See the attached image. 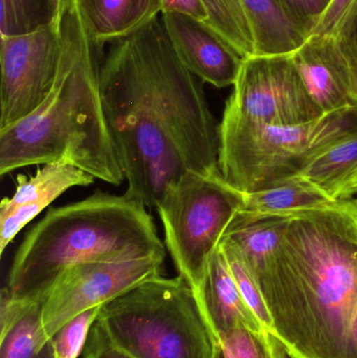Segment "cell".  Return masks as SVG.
Segmentation results:
<instances>
[{
  "label": "cell",
  "mask_w": 357,
  "mask_h": 358,
  "mask_svg": "<svg viewBox=\"0 0 357 358\" xmlns=\"http://www.w3.org/2000/svg\"><path fill=\"white\" fill-rule=\"evenodd\" d=\"M100 85L126 195L156 208L186 172L219 170V125L201 80L182 64L159 19L111 43Z\"/></svg>",
  "instance_id": "1"
},
{
  "label": "cell",
  "mask_w": 357,
  "mask_h": 358,
  "mask_svg": "<svg viewBox=\"0 0 357 358\" xmlns=\"http://www.w3.org/2000/svg\"><path fill=\"white\" fill-rule=\"evenodd\" d=\"M255 275L289 357L357 358L354 199L291 217L277 254Z\"/></svg>",
  "instance_id": "2"
},
{
  "label": "cell",
  "mask_w": 357,
  "mask_h": 358,
  "mask_svg": "<svg viewBox=\"0 0 357 358\" xmlns=\"http://www.w3.org/2000/svg\"><path fill=\"white\" fill-rule=\"evenodd\" d=\"M60 63L45 100L0 131V176L20 168L64 163L119 185L125 179L100 85L101 48L86 29L77 0L58 10Z\"/></svg>",
  "instance_id": "3"
},
{
  "label": "cell",
  "mask_w": 357,
  "mask_h": 358,
  "mask_svg": "<svg viewBox=\"0 0 357 358\" xmlns=\"http://www.w3.org/2000/svg\"><path fill=\"white\" fill-rule=\"evenodd\" d=\"M165 258L166 246L147 206L130 196L96 192L50 208L15 252L3 289L14 300L41 302L69 267L90 261Z\"/></svg>",
  "instance_id": "4"
},
{
  "label": "cell",
  "mask_w": 357,
  "mask_h": 358,
  "mask_svg": "<svg viewBox=\"0 0 357 358\" xmlns=\"http://www.w3.org/2000/svg\"><path fill=\"white\" fill-rule=\"evenodd\" d=\"M96 323L131 358H218L219 341L184 278H153L101 307Z\"/></svg>",
  "instance_id": "5"
},
{
  "label": "cell",
  "mask_w": 357,
  "mask_h": 358,
  "mask_svg": "<svg viewBox=\"0 0 357 358\" xmlns=\"http://www.w3.org/2000/svg\"><path fill=\"white\" fill-rule=\"evenodd\" d=\"M357 131V109L291 126L219 125L218 166L240 192L296 178L316 155Z\"/></svg>",
  "instance_id": "6"
},
{
  "label": "cell",
  "mask_w": 357,
  "mask_h": 358,
  "mask_svg": "<svg viewBox=\"0 0 357 358\" xmlns=\"http://www.w3.org/2000/svg\"><path fill=\"white\" fill-rule=\"evenodd\" d=\"M242 193L222 176L188 171L172 181L156 204L169 252L193 292L203 283L210 259L242 208Z\"/></svg>",
  "instance_id": "7"
},
{
  "label": "cell",
  "mask_w": 357,
  "mask_h": 358,
  "mask_svg": "<svg viewBox=\"0 0 357 358\" xmlns=\"http://www.w3.org/2000/svg\"><path fill=\"white\" fill-rule=\"evenodd\" d=\"M291 54L243 59L221 126H291L323 117Z\"/></svg>",
  "instance_id": "8"
},
{
  "label": "cell",
  "mask_w": 357,
  "mask_h": 358,
  "mask_svg": "<svg viewBox=\"0 0 357 358\" xmlns=\"http://www.w3.org/2000/svg\"><path fill=\"white\" fill-rule=\"evenodd\" d=\"M163 261L159 257H145L90 261L69 267L54 280L40 302L44 336L50 340L80 313L102 307L143 282L161 277Z\"/></svg>",
  "instance_id": "9"
},
{
  "label": "cell",
  "mask_w": 357,
  "mask_h": 358,
  "mask_svg": "<svg viewBox=\"0 0 357 358\" xmlns=\"http://www.w3.org/2000/svg\"><path fill=\"white\" fill-rule=\"evenodd\" d=\"M0 131L12 127L42 104L60 63L58 15L50 24L24 35L1 37Z\"/></svg>",
  "instance_id": "10"
},
{
  "label": "cell",
  "mask_w": 357,
  "mask_h": 358,
  "mask_svg": "<svg viewBox=\"0 0 357 358\" xmlns=\"http://www.w3.org/2000/svg\"><path fill=\"white\" fill-rule=\"evenodd\" d=\"M291 57L324 115L357 109V43L354 34H314Z\"/></svg>",
  "instance_id": "11"
},
{
  "label": "cell",
  "mask_w": 357,
  "mask_h": 358,
  "mask_svg": "<svg viewBox=\"0 0 357 358\" xmlns=\"http://www.w3.org/2000/svg\"><path fill=\"white\" fill-rule=\"evenodd\" d=\"M163 15L170 41L191 73L217 88L234 85L243 59L207 22L186 15Z\"/></svg>",
  "instance_id": "12"
},
{
  "label": "cell",
  "mask_w": 357,
  "mask_h": 358,
  "mask_svg": "<svg viewBox=\"0 0 357 358\" xmlns=\"http://www.w3.org/2000/svg\"><path fill=\"white\" fill-rule=\"evenodd\" d=\"M94 176L73 165L52 163L40 165L34 176L18 174L12 197L0 203V255L25 225L67 189L88 187Z\"/></svg>",
  "instance_id": "13"
},
{
  "label": "cell",
  "mask_w": 357,
  "mask_h": 358,
  "mask_svg": "<svg viewBox=\"0 0 357 358\" xmlns=\"http://www.w3.org/2000/svg\"><path fill=\"white\" fill-rule=\"evenodd\" d=\"M194 294L218 341L238 328L268 331L243 299L221 246L210 259L203 283Z\"/></svg>",
  "instance_id": "14"
},
{
  "label": "cell",
  "mask_w": 357,
  "mask_h": 358,
  "mask_svg": "<svg viewBox=\"0 0 357 358\" xmlns=\"http://www.w3.org/2000/svg\"><path fill=\"white\" fill-rule=\"evenodd\" d=\"M92 41L99 48L136 33L161 13V0H77Z\"/></svg>",
  "instance_id": "15"
},
{
  "label": "cell",
  "mask_w": 357,
  "mask_h": 358,
  "mask_svg": "<svg viewBox=\"0 0 357 358\" xmlns=\"http://www.w3.org/2000/svg\"><path fill=\"white\" fill-rule=\"evenodd\" d=\"M0 358H56L41 329V303L0 298Z\"/></svg>",
  "instance_id": "16"
},
{
  "label": "cell",
  "mask_w": 357,
  "mask_h": 358,
  "mask_svg": "<svg viewBox=\"0 0 357 358\" xmlns=\"http://www.w3.org/2000/svg\"><path fill=\"white\" fill-rule=\"evenodd\" d=\"M241 193L243 204L240 213L249 217H293L309 210L335 208L345 202L331 199L298 176L274 187Z\"/></svg>",
  "instance_id": "17"
},
{
  "label": "cell",
  "mask_w": 357,
  "mask_h": 358,
  "mask_svg": "<svg viewBox=\"0 0 357 358\" xmlns=\"http://www.w3.org/2000/svg\"><path fill=\"white\" fill-rule=\"evenodd\" d=\"M297 176L335 201L354 199L357 196V131L316 155Z\"/></svg>",
  "instance_id": "18"
},
{
  "label": "cell",
  "mask_w": 357,
  "mask_h": 358,
  "mask_svg": "<svg viewBox=\"0 0 357 358\" xmlns=\"http://www.w3.org/2000/svg\"><path fill=\"white\" fill-rule=\"evenodd\" d=\"M241 1L251 22L258 56L291 54L307 39L277 0Z\"/></svg>",
  "instance_id": "19"
},
{
  "label": "cell",
  "mask_w": 357,
  "mask_h": 358,
  "mask_svg": "<svg viewBox=\"0 0 357 358\" xmlns=\"http://www.w3.org/2000/svg\"><path fill=\"white\" fill-rule=\"evenodd\" d=\"M289 218L291 217H249L239 213L224 238L240 250L256 275L277 254Z\"/></svg>",
  "instance_id": "20"
},
{
  "label": "cell",
  "mask_w": 357,
  "mask_h": 358,
  "mask_svg": "<svg viewBox=\"0 0 357 358\" xmlns=\"http://www.w3.org/2000/svg\"><path fill=\"white\" fill-rule=\"evenodd\" d=\"M207 24L242 59L255 56L256 45L249 16L241 0H203Z\"/></svg>",
  "instance_id": "21"
},
{
  "label": "cell",
  "mask_w": 357,
  "mask_h": 358,
  "mask_svg": "<svg viewBox=\"0 0 357 358\" xmlns=\"http://www.w3.org/2000/svg\"><path fill=\"white\" fill-rule=\"evenodd\" d=\"M52 0H0L1 37L24 35L56 20Z\"/></svg>",
  "instance_id": "22"
},
{
  "label": "cell",
  "mask_w": 357,
  "mask_h": 358,
  "mask_svg": "<svg viewBox=\"0 0 357 358\" xmlns=\"http://www.w3.org/2000/svg\"><path fill=\"white\" fill-rule=\"evenodd\" d=\"M224 358H286L280 341L268 331L238 328L219 340Z\"/></svg>",
  "instance_id": "23"
},
{
  "label": "cell",
  "mask_w": 357,
  "mask_h": 358,
  "mask_svg": "<svg viewBox=\"0 0 357 358\" xmlns=\"http://www.w3.org/2000/svg\"><path fill=\"white\" fill-rule=\"evenodd\" d=\"M220 246L226 255L233 277L236 281L243 299L252 311L255 313L260 323L268 332L272 334V320H270V313H268V307L264 302L263 296H262L255 273L247 264L240 250L232 242L224 238Z\"/></svg>",
  "instance_id": "24"
},
{
  "label": "cell",
  "mask_w": 357,
  "mask_h": 358,
  "mask_svg": "<svg viewBox=\"0 0 357 358\" xmlns=\"http://www.w3.org/2000/svg\"><path fill=\"white\" fill-rule=\"evenodd\" d=\"M100 311L101 307L88 309L67 322L57 331L50 338L56 358H79L85 350Z\"/></svg>",
  "instance_id": "25"
},
{
  "label": "cell",
  "mask_w": 357,
  "mask_h": 358,
  "mask_svg": "<svg viewBox=\"0 0 357 358\" xmlns=\"http://www.w3.org/2000/svg\"><path fill=\"white\" fill-rule=\"evenodd\" d=\"M356 20L357 0H331L310 35H346L351 31Z\"/></svg>",
  "instance_id": "26"
},
{
  "label": "cell",
  "mask_w": 357,
  "mask_h": 358,
  "mask_svg": "<svg viewBox=\"0 0 357 358\" xmlns=\"http://www.w3.org/2000/svg\"><path fill=\"white\" fill-rule=\"evenodd\" d=\"M285 14L310 36L331 0H277Z\"/></svg>",
  "instance_id": "27"
},
{
  "label": "cell",
  "mask_w": 357,
  "mask_h": 358,
  "mask_svg": "<svg viewBox=\"0 0 357 358\" xmlns=\"http://www.w3.org/2000/svg\"><path fill=\"white\" fill-rule=\"evenodd\" d=\"M84 358H131L115 348L98 323L94 324L84 350Z\"/></svg>",
  "instance_id": "28"
},
{
  "label": "cell",
  "mask_w": 357,
  "mask_h": 358,
  "mask_svg": "<svg viewBox=\"0 0 357 358\" xmlns=\"http://www.w3.org/2000/svg\"><path fill=\"white\" fill-rule=\"evenodd\" d=\"M163 14H180L207 21V12L203 0H161Z\"/></svg>",
  "instance_id": "29"
},
{
  "label": "cell",
  "mask_w": 357,
  "mask_h": 358,
  "mask_svg": "<svg viewBox=\"0 0 357 358\" xmlns=\"http://www.w3.org/2000/svg\"><path fill=\"white\" fill-rule=\"evenodd\" d=\"M352 336H354V340L357 346V313L356 319H354V327H352Z\"/></svg>",
  "instance_id": "30"
},
{
  "label": "cell",
  "mask_w": 357,
  "mask_h": 358,
  "mask_svg": "<svg viewBox=\"0 0 357 358\" xmlns=\"http://www.w3.org/2000/svg\"><path fill=\"white\" fill-rule=\"evenodd\" d=\"M350 33L354 34V38H356V41L357 43V20L356 21V23H354V27H352L351 31H350Z\"/></svg>",
  "instance_id": "31"
},
{
  "label": "cell",
  "mask_w": 357,
  "mask_h": 358,
  "mask_svg": "<svg viewBox=\"0 0 357 358\" xmlns=\"http://www.w3.org/2000/svg\"><path fill=\"white\" fill-rule=\"evenodd\" d=\"M54 1V6H57V8H60L61 6H62V3H64L66 0H52Z\"/></svg>",
  "instance_id": "32"
},
{
  "label": "cell",
  "mask_w": 357,
  "mask_h": 358,
  "mask_svg": "<svg viewBox=\"0 0 357 358\" xmlns=\"http://www.w3.org/2000/svg\"><path fill=\"white\" fill-rule=\"evenodd\" d=\"M354 206H356V213H357V197L356 198V199H354Z\"/></svg>",
  "instance_id": "33"
},
{
  "label": "cell",
  "mask_w": 357,
  "mask_h": 358,
  "mask_svg": "<svg viewBox=\"0 0 357 358\" xmlns=\"http://www.w3.org/2000/svg\"><path fill=\"white\" fill-rule=\"evenodd\" d=\"M218 358H224V353H222V350H221V353H220L219 357H218Z\"/></svg>",
  "instance_id": "34"
}]
</instances>
